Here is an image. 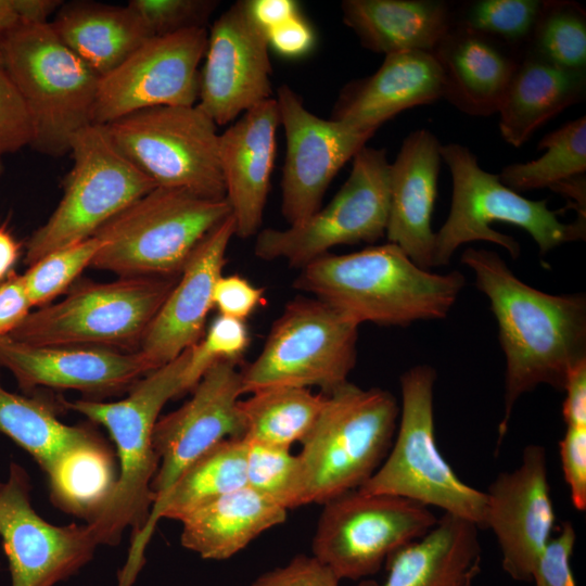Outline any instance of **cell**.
<instances>
[{"label": "cell", "mask_w": 586, "mask_h": 586, "mask_svg": "<svg viewBox=\"0 0 586 586\" xmlns=\"http://www.w3.org/2000/svg\"><path fill=\"white\" fill-rule=\"evenodd\" d=\"M461 263L489 300L506 359L499 446L522 395L542 384L563 391L571 371L586 362V297L549 294L526 284L494 251L469 247Z\"/></svg>", "instance_id": "obj_1"}, {"label": "cell", "mask_w": 586, "mask_h": 586, "mask_svg": "<svg viewBox=\"0 0 586 586\" xmlns=\"http://www.w3.org/2000/svg\"><path fill=\"white\" fill-rule=\"evenodd\" d=\"M464 283L461 272L433 273L387 242L349 254L326 253L301 268L293 286L358 326L407 327L444 319Z\"/></svg>", "instance_id": "obj_2"}, {"label": "cell", "mask_w": 586, "mask_h": 586, "mask_svg": "<svg viewBox=\"0 0 586 586\" xmlns=\"http://www.w3.org/2000/svg\"><path fill=\"white\" fill-rule=\"evenodd\" d=\"M190 348L149 372L117 402L61 399L64 408L103 425L116 447L118 476L114 492L97 518L87 523L99 546L117 545L126 528L136 538L154 504L152 482L158 457L152 443L154 425L164 405L184 392Z\"/></svg>", "instance_id": "obj_3"}, {"label": "cell", "mask_w": 586, "mask_h": 586, "mask_svg": "<svg viewBox=\"0 0 586 586\" xmlns=\"http://www.w3.org/2000/svg\"><path fill=\"white\" fill-rule=\"evenodd\" d=\"M0 63L30 118V146L42 154L69 152L73 137L93 124L100 76L68 49L49 23H22L0 44Z\"/></svg>", "instance_id": "obj_4"}, {"label": "cell", "mask_w": 586, "mask_h": 586, "mask_svg": "<svg viewBox=\"0 0 586 586\" xmlns=\"http://www.w3.org/2000/svg\"><path fill=\"white\" fill-rule=\"evenodd\" d=\"M398 417L396 398L383 388L347 382L326 395L297 454L305 505L359 488L385 459Z\"/></svg>", "instance_id": "obj_5"}, {"label": "cell", "mask_w": 586, "mask_h": 586, "mask_svg": "<svg viewBox=\"0 0 586 586\" xmlns=\"http://www.w3.org/2000/svg\"><path fill=\"white\" fill-rule=\"evenodd\" d=\"M441 158L451 175L450 211L435 232L433 267L445 266L466 243L485 241L502 246L513 258L520 255L514 238L497 232L493 222H506L525 230L540 254L586 235V218L560 221L563 211H552L547 200L533 201L505 186L498 175L484 170L473 152L460 143L441 145Z\"/></svg>", "instance_id": "obj_6"}, {"label": "cell", "mask_w": 586, "mask_h": 586, "mask_svg": "<svg viewBox=\"0 0 586 586\" xmlns=\"http://www.w3.org/2000/svg\"><path fill=\"white\" fill-rule=\"evenodd\" d=\"M231 215L229 203L156 187L93 237L103 242L90 267L126 277H175L201 240Z\"/></svg>", "instance_id": "obj_7"}, {"label": "cell", "mask_w": 586, "mask_h": 586, "mask_svg": "<svg viewBox=\"0 0 586 586\" xmlns=\"http://www.w3.org/2000/svg\"><path fill=\"white\" fill-rule=\"evenodd\" d=\"M435 381L436 371L429 365L415 366L402 374L396 438L381 466L357 489L436 507L484 528L486 494L462 482L436 444Z\"/></svg>", "instance_id": "obj_8"}, {"label": "cell", "mask_w": 586, "mask_h": 586, "mask_svg": "<svg viewBox=\"0 0 586 586\" xmlns=\"http://www.w3.org/2000/svg\"><path fill=\"white\" fill-rule=\"evenodd\" d=\"M178 278L126 277L72 285L62 301L30 311L9 336L37 346L139 348Z\"/></svg>", "instance_id": "obj_9"}, {"label": "cell", "mask_w": 586, "mask_h": 586, "mask_svg": "<svg viewBox=\"0 0 586 586\" xmlns=\"http://www.w3.org/2000/svg\"><path fill=\"white\" fill-rule=\"evenodd\" d=\"M73 166L48 220L26 242L30 266L51 252L87 240L156 183L115 146L104 125L90 124L72 139Z\"/></svg>", "instance_id": "obj_10"}, {"label": "cell", "mask_w": 586, "mask_h": 586, "mask_svg": "<svg viewBox=\"0 0 586 586\" xmlns=\"http://www.w3.org/2000/svg\"><path fill=\"white\" fill-rule=\"evenodd\" d=\"M359 326L315 297L296 296L273 322L258 357L243 371V394L318 386L330 394L348 382Z\"/></svg>", "instance_id": "obj_11"}, {"label": "cell", "mask_w": 586, "mask_h": 586, "mask_svg": "<svg viewBox=\"0 0 586 586\" xmlns=\"http://www.w3.org/2000/svg\"><path fill=\"white\" fill-rule=\"evenodd\" d=\"M104 126L122 154L157 187L226 199L218 126L198 104L143 109Z\"/></svg>", "instance_id": "obj_12"}, {"label": "cell", "mask_w": 586, "mask_h": 586, "mask_svg": "<svg viewBox=\"0 0 586 586\" xmlns=\"http://www.w3.org/2000/svg\"><path fill=\"white\" fill-rule=\"evenodd\" d=\"M390 164L384 149H360L347 180L329 204L289 228L258 231L255 255L303 268L333 246L382 238L388 217Z\"/></svg>", "instance_id": "obj_13"}, {"label": "cell", "mask_w": 586, "mask_h": 586, "mask_svg": "<svg viewBox=\"0 0 586 586\" xmlns=\"http://www.w3.org/2000/svg\"><path fill=\"white\" fill-rule=\"evenodd\" d=\"M437 520L429 507L406 498L348 491L323 504L313 556L340 579H360L375 574L393 552L421 538Z\"/></svg>", "instance_id": "obj_14"}, {"label": "cell", "mask_w": 586, "mask_h": 586, "mask_svg": "<svg viewBox=\"0 0 586 586\" xmlns=\"http://www.w3.org/2000/svg\"><path fill=\"white\" fill-rule=\"evenodd\" d=\"M0 537L10 586H55L87 565L99 547L87 523L54 525L37 513L30 476L15 461L0 482Z\"/></svg>", "instance_id": "obj_15"}, {"label": "cell", "mask_w": 586, "mask_h": 586, "mask_svg": "<svg viewBox=\"0 0 586 586\" xmlns=\"http://www.w3.org/2000/svg\"><path fill=\"white\" fill-rule=\"evenodd\" d=\"M207 37L206 28H191L146 40L100 77L92 123L106 125L149 107L195 105Z\"/></svg>", "instance_id": "obj_16"}, {"label": "cell", "mask_w": 586, "mask_h": 586, "mask_svg": "<svg viewBox=\"0 0 586 586\" xmlns=\"http://www.w3.org/2000/svg\"><path fill=\"white\" fill-rule=\"evenodd\" d=\"M192 392L182 406L158 418L154 425L152 443L158 457L151 486L154 504L208 449L225 440L244 436L245 423L239 405L243 395L242 377L237 362H215Z\"/></svg>", "instance_id": "obj_17"}, {"label": "cell", "mask_w": 586, "mask_h": 586, "mask_svg": "<svg viewBox=\"0 0 586 586\" xmlns=\"http://www.w3.org/2000/svg\"><path fill=\"white\" fill-rule=\"evenodd\" d=\"M286 151L281 178V212L295 225L320 208L331 181L374 135L309 112L288 86L277 91Z\"/></svg>", "instance_id": "obj_18"}, {"label": "cell", "mask_w": 586, "mask_h": 586, "mask_svg": "<svg viewBox=\"0 0 586 586\" xmlns=\"http://www.w3.org/2000/svg\"><path fill=\"white\" fill-rule=\"evenodd\" d=\"M204 58L196 104L217 126L271 99L267 33L253 18L247 0L214 22Z\"/></svg>", "instance_id": "obj_19"}, {"label": "cell", "mask_w": 586, "mask_h": 586, "mask_svg": "<svg viewBox=\"0 0 586 586\" xmlns=\"http://www.w3.org/2000/svg\"><path fill=\"white\" fill-rule=\"evenodd\" d=\"M485 494L484 528L496 536L504 571L517 582L532 581L556 522L546 449L527 445L521 463L498 474Z\"/></svg>", "instance_id": "obj_20"}, {"label": "cell", "mask_w": 586, "mask_h": 586, "mask_svg": "<svg viewBox=\"0 0 586 586\" xmlns=\"http://www.w3.org/2000/svg\"><path fill=\"white\" fill-rule=\"evenodd\" d=\"M0 367L27 394L38 387L74 390L91 396L128 392L155 370L139 351L95 346H37L0 336Z\"/></svg>", "instance_id": "obj_21"}, {"label": "cell", "mask_w": 586, "mask_h": 586, "mask_svg": "<svg viewBox=\"0 0 586 586\" xmlns=\"http://www.w3.org/2000/svg\"><path fill=\"white\" fill-rule=\"evenodd\" d=\"M235 234L230 215L196 245L160 307L138 351L157 369L195 345L213 308L215 283L222 275L228 245Z\"/></svg>", "instance_id": "obj_22"}, {"label": "cell", "mask_w": 586, "mask_h": 586, "mask_svg": "<svg viewBox=\"0 0 586 586\" xmlns=\"http://www.w3.org/2000/svg\"><path fill=\"white\" fill-rule=\"evenodd\" d=\"M280 113L271 98L244 112L219 135V164L235 235L257 234L270 189Z\"/></svg>", "instance_id": "obj_23"}, {"label": "cell", "mask_w": 586, "mask_h": 586, "mask_svg": "<svg viewBox=\"0 0 586 586\" xmlns=\"http://www.w3.org/2000/svg\"><path fill=\"white\" fill-rule=\"evenodd\" d=\"M441 143L428 129L409 133L390 164L385 234L419 267H433L435 232L431 217L437 195Z\"/></svg>", "instance_id": "obj_24"}, {"label": "cell", "mask_w": 586, "mask_h": 586, "mask_svg": "<svg viewBox=\"0 0 586 586\" xmlns=\"http://www.w3.org/2000/svg\"><path fill=\"white\" fill-rule=\"evenodd\" d=\"M444 79L431 52L387 54L372 75L347 84L333 109L332 119L356 130L375 133L400 112L443 99Z\"/></svg>", "instance_id": "obj_25"}, {"label": "cell", "mask_w": 586, "mask_h": 586, "mask_svg": "<svg viewBox=\"0 0 586 586\" xmlns=\"http://www.w3.org/2000/svg\"><path fill=\"white\" fill-rule=\"evenodd\" d=\"M431 53L443 73V99L472 116L498 113L523 55L498 40L456 25Z\"/></svg>", "instance_id": "obj_26"}, {"label": "cell", "mask_w": 586, "mask_h": 586, "mask_svg": "<svg viewBox=\"0 0 586 586\" xmlns=\"http://www.w3.org/2000/svg\"><path fill=\"white\" fill-rule=\"evenodd\" d=\"M477 531L475 524L444 513L425 535L386 559L383 583L364 579L358 586H472L482 565Z\"/></svg>", "instance_id": "obj_27"}, {"label": "cell", "mask_w": 586, "mask_h": 586, "mask_svg": "<svg viewBox=\"0 0 586 586\" xmlns=\"http://www.w3.org/2000/svg\"><path fill=\"white\" fill-rule=\"evenodd\" d=\"M586 71L569 69L525 50L499 107L502 139L514 148L585 98Z\"/></svg>", "instance_id": "obj_28"}, {"label": "cell", "mask_w": 586, "mask_h": 586, "mask_svg": "<svg viewBox=\"0 0 586 586\" xmlns=\"http://www.w3.org/2000/svg\"><path fill=\"white\" fill-rule=\"evenodd\" d=\"M341 9L361 46L385 55L432 52L453 25L450 5L438 0H345Z\"/></svg>", "instance_id": "obj_29"}, {"label": "cell", "mask_w": 586, "mask_h": 586, "mask_svg": "<svg viewBox=\"0 0 586 586\" xmlns=\"http://www.w3.org/2000/svg\"><path fill=\"white\" fill-rule=\"evenodd\" d=\"M49 24L60 40L100 77L153 37L128 4L63 2Z\"/></svg>", "instance_id": "obj_30"}, {"label": "cell", "mask_w": 586, "mask_h": 586, "mask_svg": "<svg viewBox=\"0 0 586 586\" xmlns=\"http://www.w3.org/2000/svg\"><path fill=\"white\" fill-rule=\"evenodd\" d=\"M286 515V509L244 486L184 517L180 542L203 559L226 560Z\"/></svg>", "instance_id": "obj_31"}, {"label": "cell", "mask_w": 586, "mask_h": 586, "mask_svg": "<svg viewBox=\"0 0 586 586\" xmlns=\"http://www.w3.org/2000/svg\"><path fill=\"white\" fill-rule=\"evenodd\" d=\"M43 472L52 504L89 523L111 498L118 467L106 441L88 428L79 440L62 449Z\"/></svg>", "instance_id": "obj_32"}, {"label": "cell", "mask_w": 586, "mask_h": 586, "mask_svg": "<svg viewBox=\"0 0 586 586\" xmlns=\"http://www.w3.org/2000/svg\"><path fill=\"white\" fill-rule=\"evenodd\" d=\"M326 394L306 387L276 386L240 399L245 423L244 438L260 444L291 448L302 443L316 423Z\"/></svg>", "instance_id": "obj_33"}, {"label": "cell", "mask_w": 586, "mask_h": 586, "mask_svg": "<svg viewBox=\"0 0 586 586\" xmlns=\"http://www.w3.org/2000/svg\"><path fill=\"white\" fill-rule=\"evenodd\" d=\"M58 407L36 395L8 391L0 381V432L24 449L43 471L60 451L79 440L88 426L67 425Z\"/></svg>", "instance_id": "obj_34"}, {"label": "cell", "mask_w": 586, "mask_h": 586, "mask_svg": "<svg viewBox=\"0 0 586 586\" xmlns=\"http://www.w3.org/2000/svg\"><path fill=\"white\" fill-rule=\"evenodd\" d=\"M545 153L533 161L502 168L500 181L521 193L549 188L586 170V117L570 120L549 132L537 144Z\"/></svg>", "instance_id": "obj_35"}, {"label": "cell", "mask_w": 586, "mask_h": 586, "mask_svg": "<svg viewBox=\"0 0 586 586\" xmlns=\"http://www.w3.org/2000/svg\"><path fill=\"white\" fill-rule=\"evenodd\" d=\"M526 50L558 66L586 71V14L573 1H544Z\"/></svg>", "instance_id": "obj_36"}, {"label": "cell", "mask_w": 586, "mask_h": 586, "mask_svg": "<svg viewBox=\"0 0 586 586\" xmlns=\"http://www.w3.org/2000/svg\"><path fill=\"white\" fill-rule=\"evenodd\" d=\"M539 0H477L453 13V25L498 40L520 53L526 50L543 8Z\"/></svg>", "instance_id": "obj_37"}, {"label": "cell", "mask_w": 586, "mask_h": 586, "mask_svg": "<svg viewBox=\"0 0 586 586\" xmlns=\"http://www.w3.org/2000/svg\"><path fill=\"white\" fill-rule=\"evenodd\" d=\"M246 443V486L286 510L305 505L298 456L291 448Z\"/></svg>", "instance_id": "obj_38"}, {"label": "cell", "mask_w": 586, "mask_h": 586, "mask_svg": "<svg viewBox=\"0 0 586 586\" xmlns=\"http://www.w3.org/2000/svg\"><path fill=\"white\" fill-rule=\"evenodd\" d=\"M103 245L97 237L56 250L40 258L22 275L33 307H42L71 289L81 271L91 265Z\"/></svg>", "instance_id": "obj_39"}, {"label": "cell", "mask_w": 586, "mask_h": 586, "mask_svg": "<svg viewBox=\"0 0 586 586\" xmlns=\"http://www.w3.org/2000/svg\"><path fill=\"white\" fill-rule=\"evenodd\" d=\"M249 329L243 320L218 315L204 337L190 347L184 374V392L192 391L206 370L219 360L237 362L250 345Z\"/></svg>", "instance_id": "obj_40"}, {"label": "cell", "mask_w": 586, "mask_h": 586, "mask_svg": "<svg viewBox=\"0 0 586 586\" xmlns=\"http://www.w3.org/2000/svg\"><path fill=\"white\" fill-rule=\"evenodd\" d=\"M128 5L140 16L153 37L191 28H205L218 5L212 0H131Z\"/></svg>", "instance_id": "obj_41"}, {"label": "cell", "mask_w": 586, "mask_h": 586, "mask_svg": "<svg viewBox=\"0 0 586 586\" xmlns=\"http://www.w3.org/2000/svg\"><path fill=\"white\" fill-rule=\"evenodd\" d=\"M33 130L22 97L0 63V158L30 145Z\"/></svg>", "instance_id": "obj_42"}, {"label": "cell", "mask_w": 586, "mask_h": 586, "mask_svg": "<svg viewBox=\"0 0 586 586\" xmlns=\"http://www.w3.org/2000/svg\"><path fill=\"white\" fill-rule=\"evenodd\" d=\"M575 540L573 524L562 522L536 562L532 575L535 586H576L570 563Z\"/></svg>", "instance_id": "obj_43"}, {"label": "cell", "mask_w": 586, "mask_h": 586, "mask_svg": "<svg viewBox=\"0 0 586 586\" xmlns=\"http://www.w3.org/2000/svg\"><path fill=\"white\" fill-rule=\"evenodd\" d=\"M340 581L313 555H297L285 565L263 573L250 586H340Z\"/></svg>", "instance_id": "obj_44"}, {"label": "cell", "mask_w": 586, "mask_h": 586, "mask_svg": "<svg viewBox=\"0 0 586 586\" xmlns=\"http://www.w3.org/2000/svg\"><path fill=\"white\" fill-rule=\"evenodd\" d=\"M564 480L570 489L572 505L586 510V428L565 426L559 443Z\"/></svg>", "instance_id": "obj_45"}, {"label": "cell", "mask_w": 586, "mask_h": 586, "mask_svg": "<svg viewBox=\"0 0 586 586\" xmlns=\"http://www.w3.org/2000/svg\"><path fill=\"white\" fill-rule=\"evenodd\" d=\"M264 289L239 275L220 276L213 291V307L219 315L245 320L263 301Z\"/></svg>", "instance_id": "obj_46"}, {"label": "cell", "mask_w": 586, "mask_h": 586, "mask_svg": "<svg viewBox=\"0 0 586 586\" xmlns=\"http://www.w3.org/2000/svg\"><path fill=\"white\" fill-rule=\"evenodd\" d=\"M33 308L22 275L11 272L0 283V336L10 335Z\"/></svg>", "instance_id": "obj_47"}, {"label": "cell", "mask_w": 586, "mask_h": 586, "mask_svg": "<svg viewBox=\"0 0 586 586\" xmlns=\"http://www.w3.org/2000/svg\"><path fill=\"white\" fill-rule=\"evenodd\" d=\"M267 38L269 47L286 58L306 54L315 41L311 27L301 14L267 31Z\"/></svg>", "instance_id": "obj_48"}, {"label": "cell", "mask_w": 586, "mask_h": 586, "mask_svg": "<svg viewBox=\"0 0 586 586\" xmlns=\"http://www.w3.org/2000/svg\"><path fill=\"white\" fill-rule=\"evenodd\" d=\"M563 392L562 417L565 426L586 428V362L571 371Z\"/></svg>", "instance_id": "obj_49"}, {"label": "cell", "mask_w": 586, "mask_h": 586, "mask_svg": "<svg viewBox=\"0 0 586 586\" xmlns=\"http://www.w3.org/2000/svg\"><path fill=\"white\" fill-rule=\"evenodd\" d=\"M255 22L267 33L300 15L298 4L292 0H247Z\"/></svg>", "instance_id": "obj_50"}, {"label": "cell", "mask_w": 586, "mask_h": 586, "mask_svg": "<svg viewBox=\"0 0 586 586\" xmlns=\"http://www.w3.org/2000/svg\"><path fill=\"white\" fill-rule=\"evenodd\" d=\"M569 199L570 207L577 211V217L586 218V179L585 174L563 180L551 188Z\"/></svg>", "instance_id": "obj_51"}, {"label": "cell", "mask_w": 586, "mask_h": 586, "mask_svg": "<svg viewBox=\"0 0 586 586\" xmlns=\"http://www.w3.org/2000/svg\"><path fill=\"white\" fill-rule=\"evenodd\" d=\"M18 256V242L4 227H0V283L12 272Z\"/></svg>", "instance_id": "obj_52"}, {"label": "cell", "mask_w": 586, "mask_h": 586, "mask_svg": "<svg viewBox=\"0 0 586 586\" xmlns=\"http://www.w3.org/2000/svg\"><path fill=\"white\" fill-rule=\"evenodd\" d=\"M22 24L16 0H0V44L8 33Z\"/></svg>", "instance_id": "obj_53"}, {"label": "cell", "mask_w": 586, "mask_h": 586, "mask_svg": "<svg viewBox=\"0 0 586 586\" xmlns=\"http://www.w3.org/2000/svg\"><path fill=\"white\" fill-rule=\"evenodd\" d=\"M2 169H3V166H2V163H1V158H0V175L2 173Z\"/></svg>", "instance_id": "obj_54"}]
</instances>
